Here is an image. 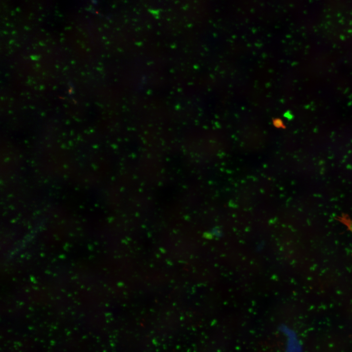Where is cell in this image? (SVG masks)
I'll return each instance as SVG.
<instances>
[{"instance_id": "1", "label": "cell", "mask_w": 352, "mask_h": 352, "mask_svg": "<svg viewBox=\"0 0 352 352\" xmlns=\"http://www.w3.org/2000/svg\"><path fill=\"white\" fill-rule=\"evenodd\" d=\"M335 219L345 225L347 230L352 233V220L348 214L342 213L341 216H337Z\"/></svg>"}, {"instance_id": "2", "label": "cell", "mask_w": 352, "mask_h": 352, "mask_svg": "<svg viewBox=\"0 0 352 352\" xmlns=\"http://www.w3.org/2000/svg\"><path fill=\"white\" fill-rule=\"evenodd\" d=\"M273 125L278 129H285L286 126L283 120L279 118H275L272 119Z\"/></svg>"}]
</instances>
